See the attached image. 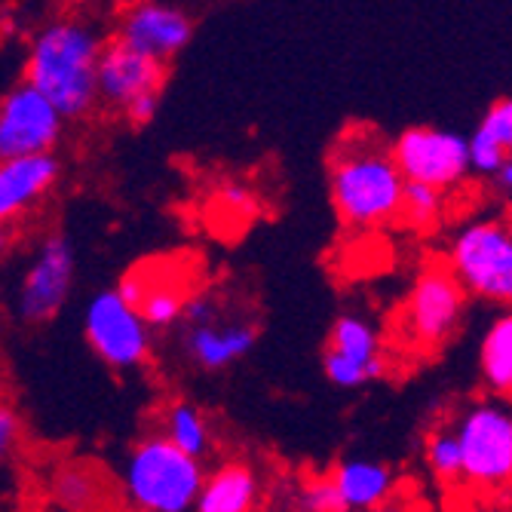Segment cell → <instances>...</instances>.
Returning a JSON list of instances; mask_svg holds the SVG:
<instances>
[{"label":"cell","mask_w":512,"mask_h":512,"mask_svg":"<svg viewBox=\"0 0 512 512\" xmlns=\"http://www.w3.org/2000/svg\"><path fill=\"white\" fill-rule=\"evenodd\" d=\"M261 500L258 473L243 460H227L206 476L194 512H255Z\"/></svg>","instance_id":"17"},{"label":"cell","mask_w":512,"mask_h":512,"mask_svg":"<svg viewBox=\"0 0 512 512\" xmlns=\"http://www.w3.org/2000/svg\"><path fill=\"white\" fill-rule=\"evenodd\" d=\"M479 368L485 387L497 399L512 402V307L509 313L497 316L485 332L479 347Z\"/></svg>","instance_id":"20"},{"label":"cell","mask_w":512,"mask_h":512,"mask_svg":"<svg viewBox=\"0 0 512 512\" xmlns=\"http://www.w3.org/2000/svg\"><path fill=\"white\" fill-rule=\"evenodd\" d=\"M509 157L512 154H506L500 145H494L491 138H485L482 132H473L470 135V166H473V175L494 178Z\"/></svg>","instance_id":"26"},{"label":"cell","mask_w":512,"mask_h":512,"mask_svg":"<svg viewBox=\"0 0 512 512\" xmlns=\"http://www.w3.org/2000/svg\"><path fill=\"white\" fill-rule=\"evenodd\" d=\"M166 65L129 50L120 40H108L99 62V105L108 111H126L135 99L160 92Z\"/></svg>","instance_id":"15"},{"label":"cell","mask_w":512,"mask_h":512,"mask_svg":"<svg viewBox=\"0 0 512 512\" xmlns=\"http://www.w3.org/2000/svg\"><path fill=\"white\" fill-rule=\"evenodd\" d=\"M325 375L338 387H362L384 375L381 338L362 316H341L325 350Z\"/></svg>","instance_id":"13"},{"label":"cell","mask_w":512,"mask_h":512,"mask_svg":"<svg viewBox=\"0 0 512 512\" xmlns=\"http://www.w3.org/2000/svg\"><path fill=\"white\" fill-rule=\"evenodd\" d=\"M191 37V16L166 0H126L114 16V40L160 65L172 62Z\"/></svg>","instance_id":"11"},{"label":"cell","mask_w":512,"mask_h":512,"mask_svg":"<svg viewBox=\"0 0 512 512\" xmlns=\"http://www.w3.org/2000/svg\"><path fill=\"white\" fill-rule=\"evenodd\" d=\"M491 181L497 184V188H500L503 194H512V157H509V160H506V163L500 166V172H497V175H494Z\"/></svg>","instance_id":"30"},{"label":"cell","mask_w":512,"mask_h":512,"mask_svg":"<svg viewBox=\"0 0 512 512\" xmlns=\"http://www.w3.org/2000/svg\"><path fill=\"white\" fill-rule=\"evenodd\" d=\"M53 500L65 512H102L108 503V482L86 460H65L50 482Z\"/></svg>","instance_id":"19"},{"label":"cell","mask_w":512,"mask_h":512,"mask_svg":"<svg viewBox=\"0 0 512 512\" xmlns=\"http://www.w3.org/2000/svg\"><path fill=\"white\" fill-rule=\"evenodd\" d=\"M16 439H19V414L10 405H4L0 408V451H4V457L13 451Z\"/></svg>","instance_id":"29"},{"label":"cell","mask_w":512,"mask_h":512,"mask_svg":"<svg viewBox=\"0 0 512 512\" xmlns=\"http://www.w3.org/2000/svg\"><path fill=\"white\" fill-rule=\"evenodd\" d=\"M347 509L353 512H371L381 509L387 503V497L393 494V470L381 460H365V457H353L344 460L332 473Z\"/></svg>","instance_id":"18"},{"label":"cell","mask_w":512,"mask_h":512,"mask_svg":"<svg viewBox=\"0 0 512 512\" xmlns=\"http://www.w3.org/2000/svg\"><path fill=\"white\" fill-rule=\"evenodd\" d=\"M298 512H350L332 473L329 476H310L298 491Z\"/></svg>","instance_id":"24"},{"label":"cell","mask_w":512,"mask_h":512,"mask_svg":"<svg viewBox=\"0 0 512 512\" xmlns=\"http://www.w3.org/2000/svg\"><path fill=\"white\" fill-rule=\"evenodd\" d=\"M408 178L402 175L393 145L375 129H347L329 157V191L332 206L344 224L356 230L384 227L402 218Z\"/></svg>","instance_id":"2"},{"label":"cell","mask_w":512,"mask_h":512,"mask_svg":"<svg viewBox=\"0 0 512 512\" xmlns=\"http://www.w3.org/2000/svg\"><path fill=\"white\" fill-rule=\"evenodd\" d=\"M65 4H71V7H86V4H92V0H65Z\"/></svg>","instance_id":"31"},{"label":"cell","mask_w":512,"mask_h":512,"mask_svg":"<svg viewBox=\"0 0 512 512\" xmlns=\"http://www.w3.org/2000/svg\"><path fill=\"white\" fill-rule=\"evenodd\" d=\"M467 289L445 264H427L414 276V286L399 313L402 338L414 350H436L460 329L467 310Z\"/></svg>","instance_id":"5"},{"label":"cell","mask_w":512,"mask_h":512,"mask_svg":"<svg viewBox=\"0 0 512 512\" xmlns=\"http://www.w3.org/2000/svg\"><path fill=\"white\" fill-rule=\"evenodd\" d=\"M163 436L200 460L212 448V430L206 424V414L194 402H172L163 411Z\"/></svg>","instance_id":"21"},{"label":"cell","mask_w":512,"mask_h":512,"mask_svg":"<svg viewBox=\"0 0 512 512\" xmlns=\"http://www.w3.org/2000/svg\"><path fill=\"white\" fill-rule=\"evenodd\" d=\"M83 332L89 347L111 368H135L151 353V325L120 289H105L86 304Z\"/></svg>","instance_id":"9"},{"label":"cell","mask_w":512,"mask_h":512,"mask_svg":"<svg viewBox=\"0 0 512 512\" xmlns=\"http://www.w3.org/2000/svg\"><path fill=\"white\" fill-rule=\"evenodd\" d=\"M203 485L200 457L181 451L163 433L142 439L123 463V494L135 512H191Z\"/></svg>","instance_id":"3"},{"label":"cell","mask_w":512,"mask_h":512,"mask_svg":"<svg viewBox=\"0 0 512 512\" xmlns=\"http://www.w3.org/2000/svg\"><path fill=\"white\" fill-rule=\"evenodd\" d=\"M65 132V114L28 80L13 83L0 99V157L53 154Z\"/></svg>","instance_id":"10"},{"label":"cell","mask_w":512,"mask_h":512,"mask_svg":"<svg viewBox=\"0 0 512 512\" xmlns=\"http://www.w3.org/2000/svg\"><path fill=\"white\" fill-rule=\"evenodd\" d=\"M157 111H160V92H151V96L135 99V102L123 111V117H126L132 126H145V123H151V120L157 117Z\"/></svg>","instance_id":"28"},{"label":"cell","mask_w":512,"mask_h":512,"mask_svg":"<svg viewBox=\"0 0 512 512\" xmlns=\"http://www.w3.org/2000/svg\"><path fill=\"white\" fill-rule=\"evenodd\" d=\"M258 329L249 319H224L212 295H194L181 319V350L197 368L221 371L252 353Z\"/></svg>","instance_id":"8"},{"label":"cell","mask_w":512,"mask_h":512,"mask_svg":"<svg viewBox=\"0 0 512 512\" xmlns=\"http://www.w3.org/2000/svg\"><path fill=\"white\" fill-rule=\"evenodd\" d=\"M120 295L142 313V319L151 329H169V325L184 319L194 292L188 279H181L175 270L154 267V264H138L135 270L123 273L117 283Z\"/></svg>","instance_id":"14"},{"label":"cell","mask_w":512,"mask_h":512,"mask_svg":"<svg viewBox=\"0 0 512 512\" xmlns=\"http://www.w3.org/2000/svg\"><path fill=\"white\" fill-rule=\"evenodd\" d=\"M427 463L433 476H439L442 482H460L463 479V448L457 439V430L451 427H439L427 436Z\"/></svg>","instance_id":"23"},{"label":"cell","mask_w":512,"mask_h":512,"mask_svg":"<svg viewBox=\"0 0 512 512\" xmlns=\"http://www.w3.org/2000/svg\"><path fill=\"white\" fill-rule=\"evenodd\" d=\"M218 206L230 221H237V224L252 218V212H255L252 194L246 188H240V184H227L224 191H218Z\"/></svg>","instance_id":"27"},{"label":"cell","mask_w":512,"mask_h":512,"mask_svg":"<svg viewBox=\"0 0 512 512\" xmlns=\"http://www.w3.org/2000/svg\"><path fill=\"white\" fill-rule=\"evenodd\" d=\"M448 209V194L439 188H430V184H417L408 181L405 188V200H402V221L411 230H421V234H430L436 230L445 218Z\"/></svg>","instance_id":"22"},{"label":"cell","mask_w":512,"mask_h":512,"mask_svg":"<svg viewBox=\"0 0 512 512\" xmlns=\"http://www.w3.org/2000/svg\"><path fill=\"white\" fill-rule=\"evenodd\" d=\"M74 246L68 237L53 234L46 237L19 286V298H16V310L25 322H50L68 301V292L74 286Z\"/></svg>","instance_id":"12"},{"label":"cell","mask_w":512,"mask_h":512,"mask_svg":"<svg viewBox=\"0 0 512 512\" xmlns=\"http://www.w3.org/2000/svg\"><path fill=\"white\" fill-rule=\"evenodd\" d=\"M393 157L408 181L430 184L445 194L473 175L470 138L439 126H408L393 142Z\"/></svg>","instance_id":"7"},{"label":"cell","mask_w":512,"mask_h":512,"mask_svg":"<svg viewBox=\"0 0 512 512\" xmlns=\"http://www.w3.org/2000/svg\"><path fill=\"white\" fill-rule=\"evenodd\" d=\"M59 172L62 166L56 154L10 157L0 163V218L13 221L43 203L56 188Z\"/></svg>","instance_id":"16"},{"label":"cell","mask_w":512,"mask_h":512,"mask_svg":"<svg viewBox=\"0 0 512 512\" xmlns=\"http://www.w3.org/2000/svg\"><path fill=\"white\" fill-rule=\"evenodd\" d=\"M448 267L470 295L512 307V221H467L448 243Z\"/></svg>","instance_id":"4"},{"label":"cell","mask_w":512,"mask_h":512,"mask_svg":"<svg viewBox=\"0 0 512 512\" xmlns=\"http://www.w3.org/2000/svg\"><path fill=\"white\" fill-rule=\"evenodd\" d=\"M476 132H482L485 138H491L494 145H500L506 154H512V96L497 99L485 111V117L479 120Z\"/></svg>","instance_id":"25"},{"label":"cell","mask_w":512,"mask_h":512,"mask_svg":"<svg viewBox=\"0 0 512 512\" xmlns=\"http://www.w3.org/2000/svg\"><path fill=\"white\" fill-rule=\"evenodd\" d=\"M463 448V482L482 491L512 485V411L497 402H479L457 417Z\"/></svg>","instance_id":"6"},{"label":"cell","mask_w":512,"mask_h":512,"mask_svg":"<svg viewBox=\"0 0 512 512\" xmlns=\"http://www.w3.org/2000/svg\"><path fill=\"white\" fill-rule=\"evenodd\" d=\"M105 46L108 40L92 19L80 13L56 16L28 40L22 80L40 89L65 120H83L99 105V62Z\"/></svg>","instance_id":"1"},{"label":"cell","mask_w":512,"mask_h":512,"mask_svg":"<svg viewBox=\"0 0 512 512\" xmlns=\"http://www.w3.org/2000/svg\"><path fill=\"white\" fill-rule=\"evenodd\" d=\"M506 209H509V221H512V194H506Z\"/></svg>","instance_id":"32"}]
</instances>
